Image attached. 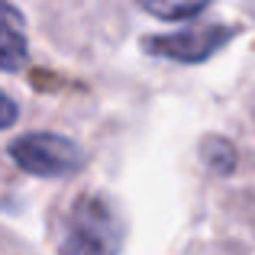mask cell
<instances>
[{
    "label": "cell",
    "mask_w": 255,
    "mask_h": 255,
    "mask_svg": "<svg viewBox=\"0 0 255 255\" xmlns=\"http://www.w3.org/2000/svg\"><path fill=\"white\" fill-rule=\"evenodd\" d=\"M126 226L120 207L107 194H81L71 204L62 230V255H120Z\"/></svg>",
    "instance_id": "cell-1"
},
{
    "label": "cell",
    "mask_w": 255,
    "mask_h": 255,
    "mask_svg": "<svg viewBox=\"0 0 255 255\" xmlns=\"http://www.w3.org/2000/svg\"><path fill=\"white\" fill-rule=\"evenodd\" d=\"M10 158L36 178H71L84 168V152L58 132H26L10 142Z\"/></svg>",
    "instance_id": "cell-2"
},
{
    "label": "cell",
    "mask_w": 255,
    "mask_h": 255,
    "mask_svg": "<svg viewBox=\"0 0 255 255\" xmlns=\"http://www.w3.org/2000/svg\"><path fill=\"white\" fill-rule=\"evenodd\" d=\"M236 36L233 26H191L181 32H168V36H149L142 39V49L155 58H168V62L181 65H200L207 58H213L230 39Z\"/></svg>",
    "instance_id": "cell-3"
},
{
    "label": "cell",
    "mask_w": 255,
    "mask_h": 255,
    "mask_svg": "<svg viewBox=\"0 0 255 255\" xmlns=\"http://www.w3.org/2000/svg\"><path fill=\"white\" fill-rule=\"evenodd\" d=\"M29 58L23 13L0 0V71H19Z\"/></svg>",
    "instance_id": "cell-4"
},
{
    "label": "cell",
    "mask_w": 255,
    "mask_h": 255,
    "mask_svg": "<svg viewBox=\"0 0 255 255\" xmlns=\"http://www.w3.org/2000/svg\"><path fill=\"white\" fill-rule=\"evenodd\" d=\"M142 10L155 19H191L210 6V0H139Z\"/></svg>",
    "instance_id": "cell-5"
},
{
    "label": "cell",
    "mask_w": 255,
    "mask_h": 255,
    "mask_svg": "<svg viewBox=\"0 0 255 255\" xmlns=\"http://www.w3.org/2000/svg\"><path fill=\"white\" fill-rule=\"evenodd\" d=\"M200 158H204V165L213 174H230L236 168V149L223 136H207L200 142Z\"/></svg>",
    "instance_id": "cell-6"
},
{
    "label": "cell",
    "mask_w": 255,
    "mask_h": 255,
    "mask_svg": "<svg viewBox=\"0 0 255 255\" xmlns=\"http://www.w3.org/2000/svg\"><path fill=\"white\" fill-rule=\"evenodd\" d=\"M19 120V110H16V104H13L10 97H6L3 91H0V132L3 129H10L13 123Z\"/></svg>",
    "instance_id": "cell-7"
}]
</instances>
